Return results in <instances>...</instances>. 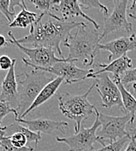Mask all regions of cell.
<instances>
[{
	"mask_svg": "<svg viewBox=\"0 0 136 151\" xmlns=\"http://www.w3.org/2000/svg\"><path fill=\"white\" fill-rule=\"evenodd\" d=\"M8 35L11 39L9 42L15 45L22 52H24L27 56L28 60L24 58L22 59L24 64L27 66H31L35 70L49 68L55 65L56 63L61 62L65 60V59L58 58L56 56V52L53 49L46 48V47L28 48L19 43L11 32H8Z\"/></svg>",
	"mask_w": 136,
	"mask_h": 151,
	"instance_id": "obj_5",
	"label": "cell"
},
{
	"mask_svg": "<svg viewBox=\"0 0 136 151\" xmlns=\"http://www.w3.org/2000/svg\"><path fill=\"white\" fill-rule=\"evenodd\" d=\"M0 70H1V65H0Z\"/></svg>",
	"mask_w": 136,
	"mask_h": 151,
	"instance_id": "obj_36",
	"label": "cell"
},
{
	"mask_svg": "<svg viewBox=\"0 0 136 151\" xmlns=\"http://www.w3.org/2000/svg\"><path fill=\"white\" fill-rule=\"evenodd\" d=\"M10 0H0V12L4 15V17L7 19L9 22V24L14 20L15 12H12L10 11Z\"/></svg>",
	"mask_w": 136,
	"mask_h": 151,
	"instance_id": "obj_25",
	"label": "cell"
},
{
	"mask_svg": "<svg viewBox=\"0 0 136 151\" xmlns=\"http://www.w3.org/2000/svg\"><path fill=\"white\" fill-rule=\"evenodd\" d=\"M16 60L13 59V64L7 72L2 85L0 92V101L7 102L11 107L17 110L19 103V82L15 74Z\"/></svg>",
	"mask_w": 136,
	"mask_h": 151,
	"instance_id": "obj_12",
	"label": "cell"
},
{
	"mask_svg": "<svg viewBox=\"0 0 136 151\" xmlns=\"http://www.w3.org/2000/svg\"><path fill=\"white\" fill-rule=\"evenodd\" d=\"M99 121L101 123V129L99 137L109 143L117 142L126 136L130 135L127 132L126 127L128 123L134 124V119L131 114H125L123 116H110L99 113Z\"/></svg>",
	"mask_w": 136,
	"mask_h": 151,
	"instance_id": "obj_7",
	"label": "cell"
},
{
	"mask_svg": "<svg viewBox=\"0 0 136 151\" xmlns=\"http://www.w3.org/2000/svg\"><path fill=\"white\" fill-rule=\"evenodd\" d=\"M0 146L3 149L4 151H33L34 148L31 147H24V148H16L14 147L10 139L8 138L7 135H4L1 137V141H0Z\"/></svg>",
	"mask_w": 136,
	"mask_h": 151,
	"instance_id": "obj_23",
	"label": "cell"
},
{
	"mask_svg": "<svg viewBox=\"0 0 136 151\" xmlns=\"http://www.w3.org/2000/svg\"><path fill=\"white\" fill-rule=\"evenodd\" d=\"M79 4L81 6V8H85V9L93 8V9L99 10L103 13L105 19L108 17V9L98 0H79Z\"/></svg>",
	"mask_w": 136,
	"mask_h": 151,
	"instance_id": "obj_21",
	"label": "cell"
},
{
	"mask_svg": "<svg viewBox=\"0 0 136 151\" xmlns=\"http://www.w3.org/2000/svg\"><path fill=\"white\" fill-rule=\"evenodd\" d=\"M0 149H1V146H0Z\"/></svg>",
	"mask_w": 136,
	"mask_h": 151,
	"instance_id": "obj_37",
	"label": "cell"
},
{
	"mask_svg": "<svg viewBox=\"0 0 136 151\" xmlns=\"http://www.w3.org/2000/svg\"><path fill=\"white\" fill-rule=\"evenodd\" d=\"M112 13L105 19L103 32L100 35V40L107 37L109 33L118 31L125 30L127 32H132L133 24L127 19V0H114Z\"/></svg>",
	"mask_w": 136,
	"mask_h": 151,
	"instance_id": "obj_9",
	"label": "cell"
},
{
	"mask_svg": "<svg viewBox=\"0 0 136 151\" xmlns=\"http://www.w3.org/2000/svg\"><path fill=\"white\" fill-rule=\"evenodd\" d=\"M4 135H6V133L4 131V127H0V141H1V137L4 136Z\"/></svg>",
	"mask_w": 136,
	"mask_h": 151,
	"instance_id": "obj_32",
	"label": "cell"
},
{
	"mask_svg": "<svg viewBox=\"0 0 136 151\" xmlns=\"http://www.w3.org/2000/svg\"><path fill=\"white\" fill-rule=\"evenodd\" d=\"M99 49L108 51L110 55L108 57V62L115 60L123 56H126L128 52L136 50V35L131 34L129 36L121 37L106 44H99Z\"/></svg>",
	"mask_w": 136,
	"mask_h": 151,
	"instance_id": "obj_11",
	"label": "cell"
},
{
	"mask_svg": "<svg viewBox=\"0 0 136 151\" xmlns=\"http://www.w3.org/2000/svg\"><path fill=\"white\" fill-rule=\"evenodd\" d=\"M99 111H96V117L92 126L88 129H85L83 125L79 133H76L68 137H57L56 141L58 142H62L69 147V151H89L93 150V144L99 142L103 147L106 146L105 141L96 134L97 129L101 126Z\"/></svg>",
	"mask_w": 136,
	"mask_h": 151,
	"instance_id": "obj_6",
	"label": "cell"
},
{
	"mask_svg": "<svg viewBox=\"0 0 136 151\" xmlns=\"http://www.w3.org/2000/svg\"><path fill=\"white\" fill-rule=\"evenodd\" d=\"M136 14V0L132 3V5L130 7V14L129 15H135Z\"/></svg>",
	"mask_w": 136,
	"mask_h": 151,
	"instance_id": "obj_31",
	"label": "cell"
},
{
	"mask_svg": "<svg viewBox=\"0 0 136 151\" xmlns=\"http://www.w3.org/2000/svg\"><path fill=\"white\" fill-rule=\"evenodd\" d=\"M93 87H95L94 83L84 94H71L66 93L58 97L60 112L75 123V134L79 132L84 120L92 114H96L97 108L88 101L87 98Z\"/></svg>",
	"mask_w": 136,
	"mask_h": 151,
	"instance_id": "obj_3",
	"label": "cell"
},
{
	"mask_svg": "<svg viewBox=\"0 0 136 151\" xmlns=\"http://www.w3.org/2000/svg\"><path fill=\"white\" fill-rule=\"evenodd\" d=\"M84 22L66 21L57 15L42 12L37 22L30 28L29 34L17 41L21 45H31L33 47H46L53 49L61 59L62 52L60 44H63L74 28L85 25Z\"/></svg>",
	"mask_w": 136,
	"mask_h": 151,
	"instance_id": "obj_1",
	"label": "cell"
},
{
	"mask_svg": "<svg viewBox=\"0 0 136 151\" xmlns=\"http://www.w3.org/2000/svg\"><path fill=\"white\" fill-rule=\"evenodd\" d=\"M11 113L15 114V117H16V118H17V117H19V114H18V112H17L16 109L11 108L7 102L0 101V127H1V123H2L3 119H4L6 115L10 114H11Z\"/></svg>",
	"mask_w": 136,
	"mask_h": 151,
	"instance_id": "obj_26",
	"label": "cell"
},
{
	"mask_svg": "<svg viewBox=\"0 0 136 151\" xmlns=\"http://www.w3.org/2000/svg\"><path fill=\"white\" fill-rule=\"evenodd\" d=\"M64 82V80L60 77H56L53 81H52L50 83H48L46 86L41 90V92L39 93V94L37 96V98L35 99V101H33V103L31 104V106L26 110V112L23 114L20 117L21 119H24L27 114H29L31 111H33L34 109L40 107L41 105H43L45 102L47 101H49L58 91L59 87L60 85ZM16 118V117H15ZM19 118V117H18Z\"/></svg>",
	"mask_w": 136,
	"mask_h": 151,
	"instance_id": "obj_16",
	"label": "cell"
},
{
	"mask_svg": "<svg viewBox=\"0 0 136 151\" xmlns=\"http://www.w3.org/2000/svg\"><path fill=\"white\" fill-rule=\"evenodd\" d=\"M129 17H130L131 19H136V14H135V15H129Z\"/></svg>",
	"mask_w": 136,
	"mask_h": 151,
	"instance_id": "obj_34",
	"label": "cell"
},
{
	"mask_svg": "<svg viewBox=\"0 0 136 151\" xmlns=\"http://www.w3.org/2000/svg\"><path fill=\"white\" fill-rule=\"evenodd\" d=\"M15 122L25 125L26 128L36 133L53 134L54 131L59 130L65 134V129L68 127V123L66 122L53 121L46 118H38L34 120H24L21 118H15Z\"/></svg>",
	"mask_w": 136,
	"mask_h": 151,
	"instance_id": "obj_13",
	"label": "cell"
},
{
	"mask_svg": "<svg viewBox=\"0 0 136 151\" xmlns=\"http://www.w3.org/2000/svg\"><path fill=\"white\" fill-rule=\"evenodd\" d=\"M13 64V60H11L7 55H2L0 56V65L2 70H10L11 65Z\"/></svg>",
	"mask_w": 136,
	"mask_h": 151,
	"instance_id": "obj_28",
	"label": "cell"
},
{
	"mask_svg": "<svg viewBox=\"0 0 136 151\" xmlns=\"http://www.w3.org/2000/svg\"><path fill=\"white\" fill-rule=\"evenodd\" d=\"M11 144L16 148H24L28 142L26 137L21 133H14L11 135H7Z\"/></svg>",
	"mask_w": 136,
	"mask_h": 151,
	"instance_id": "obj_24",
	"label": "cell"
},
{
	"mask_svg": "<svg viewBox=\"0 0 136 151\" xmlns=\"http://www.w3.org/2000/svg\"><path fill=\"white\" fill-rule=\"evenodd\" d=\"M59 0H31V3L35 5V8L40 10L42 12L48 13L52 11H56Z\"/></svg>",
	"mask_w": 136,
	"mask_h": 151,
	"instance_id": "obj_20",
	"label": "cell"
},
{
	"mask_svg": "<svg viewBox=\"0 0 136 151\" xmlns=\"http://www.w3.org/2000/svg\"><path fill=\"white\" fill-rule=\"evenodd\" d=\"M75 63H76L75 61L68 60L65 59L61 62H58L49 68L41 69L39 71L46 72L52 75H56L57 77L62 78L66 84H73L82 81L87 79V76L90 73L95 72L93 68L91 69L79 68L75 65Z\"/></svg>",
	"mask_w": 136,
	"mask_h": 151,
	"instance_id": "obj_10",
	"label": "cell"
},
{
	"mask_svg": "<svg viewBox=\"0 0 136 151\" xmlns=\"http://www.w3.org/2000/svg\"><path fill=\"white\" fill-rule=\"evenodd\" d=\"M4 131L6 133V131H10L12 134L14 133H21L23 134L28 142H35V146L37 147L39 141L41 140V134L39 133H36L33 132L31 129H29L28 128H26L25 126H22V124L15 122L14 123L11 124L10 126H4Z\"/></svg>",
	"mask_w": 136,
	"mask_h": 151,
	"instance_id": "obj_19",
	"label": "cell"
},
{
	"mask_svg": "<svg viewBox=\"0 0 136 151\" xmlns=\"http://www.w3.org/2000/svg\"><path fill=\"white\" fill-rule=\"evenodd\" d=\"M125 151H136V136L131 135V140Z\"/></svg>",
	"mask_w": 136,
	"mask_h": 151,
	"instance_id": "obj_29",
	"label": "cell"
},
{
	"mask_svg": "<svg viewBox=\"0 0 136 151\" xmlns=\"http://www.w3.org/2000/svg\"><path fill=\"white\" fill-rule=\"evenodd\" d=\"M131 140V134L128 136H126L122 139L118 140L117 142H114L112 143H109L108 145H106L105 147H102L101 149L99 150H92L89 151H121L123 150L124 146L130 142Z\"/></svg>",
	"mask_w": 136,
	"mask_h": 151,
	"instance_id": "obj_22",
	"label": "cell"
},
{
	"mask_svg": "<svg viewBox=\"0 0 136 151\" xmlns=\"http://www.w3.org/2000/svg\"><path fill=\"white\" fill-rule=\"evenodd\" d=\"M120 81L124 86L129 83H133V82L136 83V67L131 68L128 71H127L123 74V76L120 78Z\"/></svg>",
	"mask_w": 136,
	"mask_h": 151,
	"instance_id": "obj_27",
	"label": "cell"
},
{
	"mask_svg": "<svg viewBox=\"0 0 136 151\" xmlns=\"http://www.w3.org/2000/svg\"><path fill=\"white\" fill-rule=\"evenodd\" d=\"M132 135H135V136H136V127L135 129H134V131H133V134Z\"/></svg>",
	"mask_w": 136,
	"mask_h": 151,
	"instance_id": "obj_35",
	"label": "cell"
},
{
	"mask_svg": "<svg viewBox=\"0 0 136 151\" xmlns=\"http://www.w3.org/2000/svg\"><path fill=\"white\" fill-rule=\"evenodd\" d=\"M21 12L15 17L14 20L12 23H11L9 24L10 27H19V28H27L28 26H30V28L31 26L34 25V24L37 22L39 19V15L38 16L37 13L30 12L26 9V5H25V2H23V6L21 8Z\"/></svg>",
	"mask_w": 136,
	"mask_h": 151,
	"instance_id": "obj_18",
	"label": "cell"
},
{
	"mask_svg": "<svg viewBox=\"0 0 136 151\" xmlns=\"http://www.w3.org/2000/svg\"><path fill=\"white\" fill-rule=\"evenodd\" d=\"M24 74V79L19 81V103L17 108L19 118L31 106L41 90L55 79L51 73L35 69Z\"/></svg>",
	"mask_w": 136,
	"mask_h": 151,
	"instance_id": "obj_4",
	"label": "cell"
},
{
	"mask_svg": "<svg viewBox=\"0 0 136 151\" xmlns=\"http://www.w3.org/2000/svg\"><path fill=\"white\" fill-rule=\"evenodd\" d=\"M133 95H134V97L135 98L136 100V83H135L134 85H133V93H132Z\"/></svg>",
	"mask_w": 136,
	"mask_h": 151,
	"instance_id": "obj_33",
	"label": "cell"
},
{
	"mask_svg": "<svg viewBox=\"0 0 136 151\" xmlns=\"http://www.w3.org/2000/svg\"><path fill=\"white\" fill-rule=\"evenodd\" d=\"M132 65H133L132 60L126 55V56H123L120 59L113 60L111 63H108L107 65L101 64V63L96 64V66L101 67V69L95 71L92 74L95 75V74H99L101 73H112L113 75V80H120L123 74L127 71L131 69Z\"/></svg>",
	"mask_w": 136,
	"mask_h": 151,
	"instance_id": "obj_15",
	"label": "cell"
},
{
	"mask_svg": "<svg viewBox=\"0 0 136 151\" xmlns=\"http://www.w3.org/2000/svg\"><path fill=\"white\" fill-rule=\"evenodd\" d=\"M100 35L98 30L88 28L87 24L78 27L75 33L70 34L63 43L64 46L69 49L67 60L75 62L80 61L87 66L92 65L95 56L99 52Z\"/></svg>",
	"mask_w": 136,
	"mask_h": 151,
	"instance_id": "obj_2",
	"label": "cell"
},
{
	"mask_svg": "<svg viewBox=\"0 0 136 151\" xmlns=\"http://www.w3.org/2000/svg\"><path fill=\"white\" fill-rule=\"evenodd\" d=\"M9 45H10L9 40H7L5 39V37H4V36H3V35H1V34H0V48H2V47H5V46H8Z\"/></svg>",
	"mask_w": 136,
	"mask_h": 151,
	"instance_id": "obj_30",
	"label": "cell"
},
{
	"mask_svg": "<svg viewBox=\"0 0 136 151\" xmlns=\"http://www.w3.org/2000/svg\"><path fill=\"white\" fill-rule=\"evenodd\" d=\"M56 11H59L62 14V19L67 21L68 19L72 17H82L88 22L92 24L95 30L99 29V24L97 22L94 21L90 17H88L85 12L82 11L81 6L79 4V1L75 0H61L58 4Z\"/></svg>",
	"mask_w": 136,
	"mask_h": 151,
	"instance_id": "obj_14",
	"label": "cell"
},
{
	"mask_svg": "<svg viewBox=\"0 0 136 151\" xmlns=\"http://www.w3.org/2000/svg\"><path fill=\"white\" fill-rule=\"evenodd\" d=\"M87 79H94V84L99 93L102 106L106 108H111L113 107H119L123 111V103L121 100V94L117 85L109 77L108 73H101L99 74L90 73Z\"/></svg>",
	"mask_w": 136,
	"mask_h": 151,
	"instance_id": "obj_8",
	"label": "cell"
},
{
	"mask_svg": "<svg viewBox=\"0 0 136 151\" xmlns=\"http://www.w3.org/2000/svg\"><path fill=\"white\" fill-rule=\"evenodd\" d=\"M113 82L117 85L120 94H121V100L123 103V113L126 114H131L134 121L135 120L136 116V100L134 95L127 91V89L122 84L120 80H113Z\"/></svg>",
	"mask_w": 136,
	"mask_h": 151,
	"instance_id": "obj_17",
	"label": "cell"
}]
</instances>
